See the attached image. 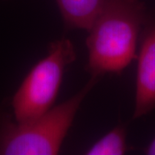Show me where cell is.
Wrapping results in <instances>:
<instances>
[{
  "instance_id": "obj_1",
  "label": "cell",
  "mask_w": 155,
  "mask_h": 155,
  "mask_svg": "<svg viewBox=\"0 0 155 155\" xmlns=\"http://www.w3.org/2000/svg\"><path fill=\"white\" fill-rule=\"evenodd\" d=\"M148 13L141 0H104L87 30L86 69L91 76L121 74L136 60Z\"/></svg>"
},
{
  "instance_id": "obj_2",
  "label": "cell",
  "mask_w": 155,
  "mask_h": 155,
  "mask_svg": "<svg viewBox=\"0 0 155 155\" xmlns=\"http://www.w3.org/2000/svg\"><path fill=\"white\" fill-rule=\"evenodd\" d=\"M100 80L87 84L67 101L28 122H12L0 116V155H55L72 127L82 102Z\"/></svg>"
},
{
  "instance_id": "obj_3",
  "label": "cell",
  "mask_w": 155,
  "mask_h": 155,
  "mask_svg": "<svg viewBox=\"0 0 155 155\" xmlns=\"http://www.w3.org/2000/svg\"><path fill=\"white\" fill-rule=\"evenodd\" d=\"M76 59L70 39L62 37L50 43L48 54L32 67L12 97L16 122L35 119L54 107L66 68Z\"/></svg>"
},
{
  "instance_id": "obj_4",
  "label": "cell",
  "mask_w": 155,
  "mask_h": 155,
  "mask_svg": "<svg viewBox=\"0 0 155 155\" xmlns=\"http://www.w3.org/2000/svg\"><path fill=\"white\" fill-rule=\"evenodd\" d=\"M134 119L155 110V13H148L140 37Z\"/></svg>"
},
{
  "instance_id": "obj_5",
  "label": "cell",
  "mask_w": 155,
  "mask_h": 155,
  "mask_svg": "<svg viewBox=\"0 0 155 155\" xmlns=\"http://www.w3.org/2000/svg\"><path fill=\"white\" fill-rule=\"evenodd\" d=\"M67 29L88 30L104 0H55Z\"/></svg>"
},
{
  "instance_id": "obj_6",
  "label": "cell",
  "mask_w": 155,
  "mask_h": 155,
  "mask_svg": "<svg viewBox=\"0 0 155 155\" xmlns=\"http://www.w3.org/2000/svg\"><path fill=\"white\" fill-rule=\"evenodd\" d=\"M127 128L118 124L92 144L84 153L86 155H123L127 151Z\"/></svg>"
},
{
  "instance_id": "obj_7",
  "label": "cell",
  "mask_w": 155,
  "mask_h": 155,
  "mask_svg": "<svg viewBox=\"0 0 155 155\" xmlns=\"http://www.w3.org/2000/svg\"><path fill=\"white\" fill-rule=\"evenodd\" d=\"M144 153L147 155H155V137L149 143V145L145 148Z\"/></svg>"
}]
</instances>
